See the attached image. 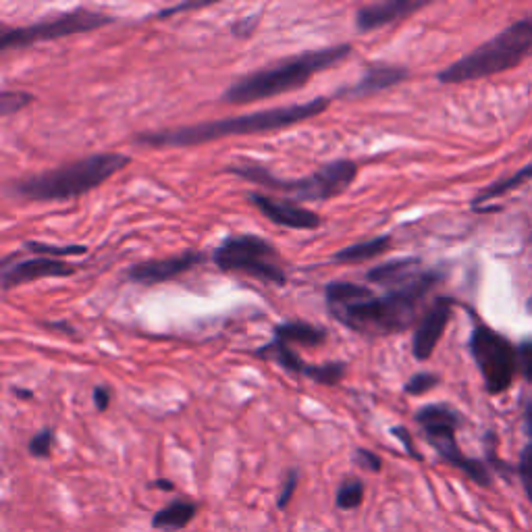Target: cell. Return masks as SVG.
<instances>
[{"mask_svg":"<svg viewBox=\"0 0 532 532\" xmlns=\"http://www.w3.org/2000/svg\"><path fill=\"white\" fill-rule=\"evenodd\" d=\"M331 98L321 96L304 104L275 106L239 117H225L217 121H204L194 125H181L163 131H146L136 136V144L152 148H190L208 142H217L235 136H258V133H271L302 121L314 119L329 109Z\"/></svg>","mask_w":532,"mask_h":532,"instance_id":"cell-1","label":"cell"},{"mask_svg":"<svg viewBox=\"0 0 532 532\" xmlns=\"http://www.w3.org/2000/svg\"><path fill=\"white\" fill-rule=\"evenodd\" d=\"M443 281L437 269H422L418 277L402 287L391 289L383 298H372L348 308L331 310L337 321L364 337H385L410 329L418 310L431 291Z\"/></svg>","mask_w":532,"mask_h":532,"instance_id":"cell-2","label":"cell"},{"mask_svg":"<svg viewBox=\"0 0 532 532\" xmlns=\"http://www.w3.org/2000/svg\"><path fill=\"white\" fill-rule=\"evenodd\" d=\"M352 55V44H337L318 50H308L304 55L283 59L271 67L258 69L233 82L223 100L229 104H250L269 100L287 92L304 88L318 73L329 71Z\"/></svg>","mask_w":532,"mask_h":532,"instance_id":"cell-3","label":"cell"},{"mask_svg":"<svg viewBox=\"0 0 532 532\" xmlns=\"http://www.w3.org/2000/svg\"><path fill=\"white\" fill-rule=\"evenodd\" d=\"M131 158L119 152H104L79 158L59 169L30 175L13 185L15 196L32 202H61L90 194L92 190L123 171Z\"/></svg>","mask_w":532,"mask_h":532,"instance_id":"cell-4","label":"cell"},{"mask_svg":"<svg viewBox=\"0 0 532 532\" xmlns=\"http://www.w3.org/2000/svg\"><path fill=\"white\" fill-rule=\"evenodd\" d=\"M532 55V21H516L460 61L451 63L437 79L441 84H466L518 67Z\"/></svg>","mask_w":532,"mask_h":532,"instance_id":"cell-5","label":"cell"},{"mask_svg":"<svg viewBox=\"0 0 532 532\" xmlns=\"http://www.w3.org/2000/svg\"><path fill=\"white\" fill-rule=\"evenodd\" d=\"M227 173H233L242 179H248L250 183L260 185L271 192H281L294 196L296 202H327L343 194L358 177V165L354 161H333L323 165L312 175L304 179H279L275 173H271L264 165L258 163H237L225 169Z\"/></svg>","mask_w":532,"mask_h":532,"instance_id":"cell-6","label":"cell"},{"mask_svg":"<svg viewBox=\"0 0 532 532\" xmlns=\"http://www.w3.org/2000/svg\"><path fill=\"white\" fill-rule=\"evenodd\" d=\"M414 420L422 429L424 437L435 447L441 460L449 466L462 470L470 481L481 487H491L493 478L489 468L481 462L468 458L456 441V433L462 427V414L447 404H429L414 414Z\"/></svg>","mask_w":532,"mask_h":532,"instance_id":"cell-7","label":"cell"},{"mask_svg":"<svg viewBox=\"0 0 532 532\" xmlns=\"http://www.w3.org/2000/svg\"><path fill=\"white\" fill-rule=\"evenodd\" d=\"M215 262L225 273H244L262 283L285 285L287 273L277 248L254 233L229 235L215 250Z\"/></svg>","mask_w":532,"mask_h":532,"instance_id":"cell-8","label":"cell"},{"mask_svg":"<svg viewBox=\"0 0 532 532\" xmlns=\"http://www.w3.org/2000/svg\"><path fill=\"white\" fill-rule=\"evenodd\" d=\"M468 348L491 395H499L512 387L518 368V350L508 337H503L485 323H476L470 333Z\"/></svg>","mask_w":532,"mask_h":532,"instance_id":"cell-9","label":"cell"},{"mask_svg":"<svg viewBox=\"0 0 532 532\" xmlns=\"http://www.w3.org/2000/svg\"><path fill=\"white\" fill-rule=\"evenodd\" d=\"M111 23H115V17L111 15L96 13L90 9H75L55 19H44L32 25H25V28L3 30V36H0V48L3 50L25 48L38 42L61 40L73 34H84V32L104 28V25H111Z\"/></svg>","mask_w":532,"mask_h":532,"instance_id":"cell-10","label":"cell"},{"mask_svg":"<svg viewBox=\"0 0 532 532\" xmlns=\"http://www.w3.org/2000/svg\"><path fill=\"white\" fill-rule=\"evenodd\" d=\"M456 300L451 298H437L424 314L418 318V325L412 337V354L416 360H429L439 345L449 321L454 314Z\"/></svg>","mask_w":532,"mask_h":532,"instance_id":"cell-11","label":"cell"},{"mask_svg":"<svg viewBox=\"0 0 532 532\" xmlns=\"http://www.w3.org/2000/svg\"><path fill=\"white\" fill-rule=\"evenodd\" d=\"M248 202L256 206L262 215L275 225H281L285 229H302V231H312L321 227V217L316 215L314 210L302 206L296 200L289 198H273L269 194H250Z\"/></svg>","mask_w":532,"mask_h":532,"instance_id":"cell-12","label":"cell"},{"mask_svg":"<svg viewBox=\"0 0 532 532\" xmlns=\"http://www.w3.org/2000/svg\"><path fill=\"white\" fill-rule=\"evenodd\" d=\"M202 262H206V254L190 250V252L161 258V260H146L140 264H133L125 271V277L131 283H138V285H158V283H167L171 279H177L183 273L194 271L196 266H200Z\"/></svg>","mask_w":532,"mask_h":532,"instance_id":"cell-13","label":"cell"},{"mask_svg":"<svg viewBox=\"0 0 532 532\" xmlns=\"http://www.w3.org/2000/svg\"><path fill=\"white\" fill-rule=\"evenodd\" d=\"M77 273V266L69 264L59 258H46V256H36L30 260H19L15 264H3V289L9 291L13 287L34 283L40 279H63V277H73Z\"/></svg>","mask_w":532,"mask_h":532,"instance_id":"cell-14","label":"cell"},{"mask_svg":"<svg viewBox=\"0 0 532 532\" xmlns=\"http://www.w3.org/2000/svg\"><path fill=\"white\" fill-rule=\"evenodd\" d=\"M429 5L431 0H383V3L364 5L356 13V30L362 34L375 32L383 25L406 19Z\"/></svg>","mask_w":532,"mask_h":532,"instance_id":"cell-15","label":"cell"},{"mask_svg":"<svg viewBox=\"0 0 532 532\" xmlns=\"http://www.w3.org/2000/svg\"><path fill=\"white\" fill-rule=\"evenodd\" d=\"M408 77H410V71L406 67L389 65V63H372L366 67V71L352 88H345L339 94L360 100V98H368L372 94H379L383 90L402 84Z\"/></svg>","mask_w":532,"mask_h":532,"instance_id":"cell-16","label":"cell"},{"mask_svg":"<svg viewBox=\"0 0 532 532\" xmlns=\"http://www.w3.org/2000/svg\"><path fill=\"white\" fill-rule=\"evenodd\" d=\"M420 258H395L389 262H383L375 269H370L366 273V281L372 285H379V287H402L408 281H412L414 277H418L422 273L420 269Z\"/></svg>","mask_w":532,"mask_h":532,"instance_id":"cell-17","label":"cell"},{"mask_svg":"<svg viewBox=\"0 0 532 532\" xmlns=\"http://www.w3.org/2000/svg\"><path fill=\"white\" fill-rule=\"evenodd\" d=\"M329 333L323 327H316L304 321H291V323H281L275 327L273 339L285 343V345H300V348H321L327 341Z\"/></svg>","mask_w":532,"mask_h":532,"instance_id":"cell-18","label":"cell"},{"mask_svg":"<svg viewBox=\"0 0 532 532\" xmlns=\"http://www.w3.org/2000/svg\"><path fill=\"white\" fill-rule=\"evenodd\" d=\"M198 510H200V505L194 501L175 499L152 516V526L156 530H165V532L181 530L198 516Z\"/></svg>","mask_w":532,"mask_h":532,"instance_id":"cell-19","label":"cell"},{"mask_svg":"<svg viewBox=\"0 0 532 532\" xmlns=\"http://www.w3.org/2000/svg\"><path fill=\"white\" fill-rule=\"evenodd\" d=\"M375 294L372 289L360 283H350V281H331L325 287V300L329 304V310H339L348 308L366 300H372Z\"/></svg>","mask_w":532,"mask_h":532,"instance_id":"cell-20","label":"cell"},{"mask_svg":"<svg viewBox=\"0 0 532 532\" xmlns=\"http://www.w3.org/2000/svg\"><path fill=\"white\" fill-rule=\"evenodd\" d=\"M254 356L262 358V360H275L281 368L294 372V375H302V377H306V370L310 366L302 360V356H298L294 350H291L289 345H285L277 339H271L269 343L260 345L258 350H254Z\"/></svg>","mask_w":532,"mask_h":532,"instance_id":"cell-21","label":"cell"},{"mask_svg":"<svg viewBox=\"0 0 532 532\" xmlns=\"http://www.w3.org/2000/svg\"><path fill=\"white\" fill-rule=\"evenodd\" d=\"M530 179H532V163L526 165V167H522L520 171H516V173H514L512 177H508V179H499V181L491 183L489 188H485L481 194H478V196L472 200V208H474V210L483 208V204H487V202H491V200H497V198H501V196H505V194H510V192L522 188V185H526Z\"/></svg>","mask_w":532,"mask_h":532,"instance_id":"cell-22","label":"cell"},{"mask_svg":"<svg viewBox=\"0 0 532 532\" xmlns=\"http://www.w3.org/2000/svg\"><path fill=\"white\" fill-rule=\"evenodd\" d=\"M391 246V235H381L375 239H368V242H360L354 246H348L339 250L333 260L335 262H343V264H354V262H364L370 258H377L381 254H385Z\"/></svg>","mask_w":532,"mask_h":532,"instance_id":"cell-23","label":"cell"},{"mask_svg":"<svg viewBox=\"0 0 532 532\" xmlns=\"http://www.w3.org/2000/svg\"><path fill=\"white\" fill-rule=\"evenodd\" d=\"M524 431H526V445L520 456V478L526 497L532 503V399L524 406Z\"/></svg>","mask_w":532,"mask_h":532,"instance_id":"cell-24","label":"cell"},{"mask_svg":"<svg viewBox=\"0 0 532 532\" xmlns=\"http://www.w3.org/2000/svg\"><path fill=\"white\" fill-rule=\"evenodd\" d=\"M364 493H366V487H364L362 478H358V476L345 478L335 493V505L343 512L356 510L364 501Z\"/></svg>","mask_w":532,"mask_h":532,"instance_id":"cell-25","label":"cell"},{"mask_svg":"<svg viewBox=\"0 0 532 532\" xmlns=\"http://www.w3.org/2000/svg\"><path fill=\"white\" fill-rule=\"evenodd\" d=\"M345 372H348V364L345 362H329V364H321V366L310 364L306 370V379H310L318 385L333 387V385L341 383V379L345 377Z\"/></svg>","mask_w":532,"mask_h":532,"instance_id":"cell-26","label":"cell"},{"mask_svg":"<svg viewBox=\"0 0 532 532\" xmlns=\"http://www.w3.org/2000/svg\"><path fill=\"white\" fill-rule=\"evenodd\" d=\"M25 250H30L38 256L59 258V260L61 256H82L88 252L86 246H55V244H42V242H25Z\"/></svg>","mask_w":532,"mask_h":532,"instance_id":"cell-27","label":"cell"},{"mask_svg":"<svg viewBox=\"0 0 532 532\" xmlns=\"http://www.w3.org/2000/svg\"><path fill=\"white\" fill-rule=\"evenodd\" d=\"M55 429H42L40 433H36L30 443H28V449L30 454L38 460H46L50 458L52 454V447H55Z\"/></svg>","mask_w":532,"mask_h":532,"instance_id":"cell-28","label":"cell"},{"mask_svg":"<svg viewBox=\"0 0 532 532\" xmlns=\"http://www.w3.org/2000/svg\"><path fill=\"white\" fill-rule=\"evenodd\" d=\"M34 102V96L28 94V92H3V96H0V113H3V117H9L21 109H25V106H30Z\"/></svg>","mask_w":532,"mask_h":532,"instance_id":"cell-29","label":"cell"},{"mask_svg":"<svg viewBox=\"0 0 532 532\" xmlns=\"http://www.w3.org/2000/svg\"><path fill=\"white\" fill-rule=\"evenodd\" d=\"M439 385V377L433 372H416V375L406 383L404 391L408 395H424Z\"/></svg>","mask_w":532,"mask_h":532,"instance_id":"cell-30","label":"cell"},{"mask_svg":"<svg viewBox=\"0 0 532 532\" xmlns=\"http://www.w3.org/2000/svg\"><path fill=\"white\" fill-rule=\"evenodd\" d=\"M298 485H300V470L296 468H289L285 472V478H283V487H281V493H279V499H277V508L279 510H285L289 501L294 499L296 491H298Z\"/></svg>","mask_w":532,"mask_h":532,"instance_id":"cell-31","label":"cell"},{"mask_svg":"<svg viewBox=\"0 0 532 532\" xmlns=\"http://www.w3.org/2000/svg\"><path fill=\"white\" fill-rule=\"evenodd\" d=\"M354 460L360 468L368 470V472H375L379 474L383 470V460L375 454V451H370V449H364V447H358L356 449V454H354Z\"/></svg>","mask_w":532,"mask_h":532,"instance_id":"cell-32","label":"cell"},{"mask_svg":"<svg viewBox=\"0 0 532 532\" xmlns=\"http://www.w3.org/2000/svg\"><path fill=\"white\" fill-rule=\"evenodd\" d=\"M518 366L528 383H532V339H526L518 348Z\"/></svg>","mask_w":532,"mask_h":532,"instance_id":"cell-33","label":"cell"},{"mask_svg":"<svg viewBox=\"0 0 532 532\" xmlns=\"http://www.w3.org/2000/svg\"><path fill=\"white\" fill-rule=\"evenodd\" d=\"M258 23H260V15H254L252 19L246 17V19H242V21L233 23L231 32H233V36H237V38H250L252 32L258 28Z\"/></svg>","mask_w":532,"mask_h":532,"instance_id":"cell-34","label":"cell"},{"mask_svg":"<svg viewBox=\"0 0 532 532\" xmlns=\"http://www.w3.org/2000/svg\"><path fill=\"white\" fill-rule=\"evenodd\" d=\"M391 433H393V437H397L399 441H402V445L406 447V451H408V454L414 458V460H422V456H420V451L414 447V441H412V435H410V431L406 429V427H393L391 429Z\"/></svg>","mask_w":532,"mask_h":532,"instance_id":"cell-35","label":"cell"},{"mask_svg":"<svg viewBox=\"0 0 532 532\" xmlns=\"http://www.w3.org/2000/svg\"><path fill=\"white\" fill-rule=\"evenodd\" d=\"M94 406L98 412H106L111 406V393L106 387H94Z\"/></svg>","mask_w":532,"mask_h":532,"instance_id":"cell-36","label":"cell"},{"mask_svg":"<svg viewBox=\"0 0 532 532\" xmlns=\"http://www.w3.org/2000/svg\"><path fill=\"white\" fill-rule=\"evenodd\" d=\"M210 3H183V5H177V7H173V9H165V11H161V13H158V19H167V17H171V15H175V13H185V11H194V9H204V7H208Z\"/></svg>","mask_w":532,"mask_h":532,"instance_id":"cell-37","label":"cell"},{"mask_svg":"<svg viewBox=\"0 0 532 532\" xmlns=\"http://www.w3.org/2000/svg\"><path fill=\"white\" fill-rule=\"evenodd\" d=\"M44 327H46V329H50V331H61V333H67V335H73V333H75V329H73L69 323H65V321H59V323H44Z\"/></svg>","mask_w":532,"mask_h":532,"instance_id":"cell-38","label":"cell"},{"mask_svg":"<svg viewBox=\"0 0 532 532\" xmlns=\"http://www.w3.org/2000/svg\"><path fill=\"white\" fill-rule=\"evenodd\" d=\"M152 489H161V491H173L175 485L171 481H167V478H158V481H152L150 483Z\"/></svg>","mask_w":532,"mask_h":532,"instance_id":"cell-39","label":"cell"},{"mask_svg":"<svg viewBox=\"0 0 532 532\" xmlns=\"http://www.w3.org/2000/svg\"><path fill=\"white\" fill-rule=\"evenodd\" d=\"M13 393L19 395V397H25V399H32L34 397L32 391H23V389H13Z\"/></svg>","mask_w":532,"mask_h":532,"instance_id":"cell-40","label":"cell"},{"mask_svg":"<svg viewBox=\"0 0 532 532\" xmlns=\"http://www.w3.org/2000/svg\"><path fill=\"white\" fill-rule=\"evenodd\" d=\"M526 310H528V312H530V314H532V298H530V300H528V304H526Z\"/></svg>","mask_w":532,"mask_h":532,"instance_id":"cell-41","label":"cell"},{"mask_svg":"<svg viewBox=\"0 0 532 532\" xmlns=\"http://www.w3.org/2000/svg\"><path fill=\"white\" fill-rule=\"evenodd\" d=\"M530 244H532V235H530Z\"/></svg>","mask_w":532,"mask_h":532,"instance_id":"cell-42","label":"cell"}]
</instances>
